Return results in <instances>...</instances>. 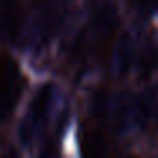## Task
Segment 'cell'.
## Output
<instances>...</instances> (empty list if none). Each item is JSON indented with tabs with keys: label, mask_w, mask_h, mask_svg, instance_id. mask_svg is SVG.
I'll return each mask as SVG.
<instances>
[{
	"label": "cell",
	"mask_w": 158,
	"mask_h": 158,
	"mask_svg": "<svg viewBox=\"0 0 158 158\" xmlns=\"http://www.w3.org/2000/svg\"><path fill=\"white\" fill-rule=\"evenodd\" d=\"M55 104V87L51 83L41 85L32 95L21 123H19V141L22 146H32L49 123V116Z\"/></svg>",
	"instance_id": "1"
},
{
	"label": "cell",
	"mask_w": 158,
	"mask_h": 158,
	"mask_svg": "<svg viewBox=\"0 0 158 158\" xmlns=\"http://www.w3.org/2000/svg\"><path fill=\"white\" fill-rule=\"evenodd\" d=\"M70 0H43L31 26V41L36 48H43L60 31L68 12Z\"/></svg>",
	"instance_id": "2"
},
{
	"label": "cell",
	"mask_w": 158,
	"mask_h": 158,
	"mask_svg": "<svg viewBox=\"0 0 158 158\" xmlns=\"http://www.w3.org/2000/svg\"><path fill=\"white\" fill-rule=\"evenodd\" d=\"M22 73L9 56H0V121L9 117L22 92Z\"/></svg>",
	"instance_id": "3"
},
{
	"label": "cell",
	"mask_w": 158,
	"mask_h": 158,
	"mask_svg": "<svg viewBox=\"0 0 158 158\" xmlns=\"http://www.w3.org/2000/svg\"><path fill=\"white\" fill-rule=\"evenodd\" d=\"M116 26H117V15L114 5L109 4V2H100L97 7H94L90 27L87 31V34L83 36L89 38V41H92L95 48H104L112 38Z\"/></svg>",
	"instance_id": "4"
},
{
	"label": "cell",
	"mask_w": 158,
	"mask_h": 158,
	"mask_svg": "<svg viewBox=\"0 0 158 158\" xmlns=\"http://www.w3.org/2000/svg\"><path fill=\"white\" fill-rule=\"evenodd\" d=\"M22 10L17 0H0V32L7 39H15L22 29Z\"/></svg>",
	"instance_id": "5"
},
{
	"label": "cell",
	"mask_w": 158,
	"mask_h": 158,
	"mask_svg": "<svg viewBox=\"0 0 158 158\" xmlns=\"http://www.w3.org/2000/svg\"><path fill=\"white\" fill-rule=\"evenodd\" d=\"M133 9L139 15H151L158 12V0H133Z\"/></svg>",
	"instance_id": "6"
}]
</instances>
